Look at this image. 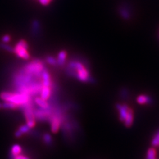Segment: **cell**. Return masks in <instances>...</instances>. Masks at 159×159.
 <instances>
[{
  "instance_id": "cell-1",
  "label": "cell",
  "mask_w": 159,
  "mask_h": 159,
  "mask_svg": "<svg viewBox=\"0 0 159 159\" xmlns=\"http://www.w3.org/2000/svg\"><path fill=\"white\" fill-rule=\"evenodd\" d=\"M11 84L14 92L27 94L33 98L39 95L43 87L41 76L27 73L21 68L13 74Z\"/></svg>"
},
{
  "instance_id": "cell-2",
  "label": "cell",
  "mask_w": 159,
  "mask_h": 159,
  "mask_svg": "<svg viewBox=\"0 0 159 159\" xmlns=\"http://www.w3.org/2000/svg\"><path fill=\"white\" fill-rule=\"evenodd\" d=\"M89 64L86 59L81 56H74L65 67V74L68 77L74 78L79 81L94 84L96 82L90 74Z\"/></svg>"
},
{
  "instance_id": "cell-3",
  "label": "cell",
  "mask_w": 159,
  "mask_h": 159,
  "mask_svg": "<svg viewBox=\"0 0 159 159\" xmlns=\"http://www.w3.org/2000/svg\"><path fill=\"white\" fill-rule=\"evenodd\" d=\"M0 99L3 102H9L19 107L33 100V98L25 93L17 92L4 91L0 93Z\"/></svg>"
},
{
  "instance_id": "cell-4",
  "label": "cell",
  "mask_w": 159,
  "mask_h": 159,
  "mask_svg": "<svg viewBox=\"0 0 159 159\" xmlns=\"http://www.w3.org/2000/svg\"><path fill=\"white\" fill-rule=\"evenodd\" d=\"M45 67V64L42 60L34 59L32 61L25 64L21 68L27 73L37 76H41V73Z\"/></svg>"
},
{
  "instance_id": "cell-5",
  "label": "cell",
  "mask_w": 159,
  "mask_h": 159,
  "mask_svg": "<svg viewBox=\"0 0 159 159\" xmlns=\"http://www.w3.org/2000/svg\"><path fill=\"white\" fill-rule=\"evenodd\" d=\"M27 43L25 40H20L15 47H13V53L16 54L19 58L28 60L30 58Z\"/></svg>"
},
{
  "instance_id": "cell-6",
  "label": "cell",
  "mask_w": 159,
  "mask_h": 159,
  "mask_svg": "<svg viewBox=\"0 0 159 159\" xmlns=\"http://www.w3.org/2000/svg\"><path fill=\"white\" fill-rule=\"evenodd\" d=\"M117 12L119 16L125 21L131 19L133 16V7L127 2H123L119 5L117 7Z\"/></svg>"
},
{
  "instance_id": "cell-7",
  "label": "cell",
  "mask_w": 159,
  "mask_h": 159,
  "mask_svg": "<svg viewBox=\"0 0 159 159\" xmlns=\"http://www.w3.org/2000/svg\"><path fill=\"white\" fill-rule=\"evenodd\" d=\"M30 33L33 38L37 39L41 36L42 34V25L41 23L37 19L32 20L30 26Z\"/></svg>"
},
{
  "instance_id": "cell-8",
  "label": "cell",
  "mask_w": 159,
  "mask_h": 159,
  "mask_svg": "<svg viewBox=\"0 0 159 159\" xmlns=\"http://www.w3.org/2000/svg\"><path fill=\"white\" fill-rule=\"evenodd\" d=\"M116 109L119 112V120L121 122H124L127 115V113L129 110L130 107H129L126 104H121V103H117Z\"/></svg>"
},
{
  "instance_id": "cell-9",
  "label": "cell",
  "mask_w": 159,
  "mask_h": 159,
  "mask_svg": "<svg viewBox=\"0 0 159 159\" xmlns=\"http://www.w3.org/2000/svg\"><path fill=\"white\" fill-rule=\"evenodd\" d=\"M41 80H42V84L43 86H52V80L51 78V75L50 74L49 71L48 70V69L45 67L41 73Z\"/></svg>"
},
{
  "instance_id": "cell-10",
  "label": "cell",
  "mask_w": 159,
  "mask_h": 159,
  "mask_svg": "<svg viewBox=\"0 0 159 159\" xmlns=\"http://www.w3.org/2000/svg\"><path fill=\"white\" fill-rule=\"evenodd\" d=\"M31 128H30L27 124H25V125H22L20 126L16 132L14 133V136L16 138H20L21 137L25 135L27 133H29V132L31 131Z\"/></svg>"
},
{
  "instance_id": "cell-11",
  "label": "cell",
  "mask_w": 159,
  "mask_h": 159,
  "mask_svg": "<svg viewBox=\"0 0 159 159\" xmlns=\"http://www.w3.org/2000/svg\"><path fill=\"white\" fill-rule=\"evenodd\" d=\"M51 93H52L51 87L43 86L39 95H40V97H41L42 99H44V100L48 101V99L51 96Z\"/></svg>"
},
{
  "instance_id": "cell-12",
  "label": "cell",
  "mask_w": 159,
  "mask_h": 159,
  "mask_svg": "<svg viewBox=\"0 0 159 159\" xmlns=\"http://www.w3.org/2000/svg\"><path fill=\"white\" fill-rule=\"evenodd\" d=\"M66 58H67V52L66 51H64V50L60 51L58 54V57L57 58L58 66H60V67L64 66V64L66 63Z\"/></svg>"
},
{
  "instance_id": "cell-13",
  "label": "cell",
  "mask_w": 159,
  "mask_h": 159,
  "mask_svg": "<svg viewBox=\"0 0 159 159\" xmlns=\"http://www.w3.org/2000/svg\"><path fill=\"white\" fill-rule=\"evenodd\" d=\"M33 101L34 104L38 107L42 108V109H47L49 107V103L48 101L44 100V99H42L40 96H36L33 98Z\"/></svg>"
},
{
  "instance_id": "cell-14",
  "label": "cell",
  "mask_w": 159,
  "mask_h": 159,
  "mask_svg": "<svg viewBox=\"0 0 159 159\" xmlns=\"http://www.w3.org/2000/svg\"><path fill=\"white\" fill-rule=\"evenodd\" d=\"M137 102L139 104H151L153 102V99L149 96L140 95L137 98Z\"/></svg>"
},
{
  "instance_id": "cell-15",
  "label": "cell",
  "mask_w": 159,
  "mask_h": 159,
  "mask_svg": "<svg viewBox=\"0 0 159 159\" xmlns=\"http://www.w3.org/2000/svg\"><path fill=\"white\" fill-rule=\"evenodd\" d=\"M22 147L19 144H14L10 150V157H16L22 153Z\"/></svg>"
},
{
  "instance_id": "cell-16",
  "label": "cell",
  "mask_w": 159,
  "mask_h": 159,
  "mask_svg": "<svg viewBox=\"0 0 159 159\" xmlns=\"http://www.w3.org/2000/svg\"><path fill=\"white\" fill-rule=\"evenodd\" d=\"M133 119H134V116H133V111L132 110V109L130 108L129 110L127 113V115L126 116V118L124 121V124H125V127H130L133 123Z\"/></svg>"
},
{
  "instance_id": "cell-17",
  "label": "cell",
  "mask_w": 159,
  "mask_h": 159,
  "mask_svg": "<svg viewBox=\"0 0 159 159\" xmlns=\"http://www.w3.org/2000/svg\"><path fill=\"white\" fill-rule=\"evenodd\" d=\"M119 96L121 99H127L130 96V90L128 88L123 86L119 89Z\"/></svg>"
},
{
  "instance_id": "cell-18",
  "label": "cell",
  "mask_w": 159,
  "mask_h": 159,
  "mask_svg": "<svg viewBox=\"0 0 159 159\" xmlns=\"http://www.w3.org/2000/svg\"><path fill=\"white\" fill-rule=\"evenodd\" d=\"M43 143L45 144L47 146H51L53 143V140L52 136L48 133H45L43 135Z\"/></svg>"
},
{
  "instance_id": "cell-19",
  "label": "cell",
  "mask_w": 159,
  "mask_h": 159,
  "mask_svg": "<svg viewBox=\"0 0 159 159\" xmlns=\"http://www.w3.org/2000/svg\"><path fill=\"white\" fill-rule=\"evenodd\" d=\"M45 62L48 64L49 65H51L54 67H57L58 66V64H57V58L54 57L51 55H48L45 58Z\"/></svg>"
},
{
  "instance_id": "cell-20",
  "label": "cell",
  "mask_w": 159,
  "mask_h": 159,
  "mask_svg": "<svg viewBox=\"0 0 159 159\" xmlns=\"http://www.w3.org/2000/svg\"><path fill=\"white\" fill-rule=\"evenodd\" d=\"M18 108V106L16 104H14L9 102H3L2 103V109H16Z\"/></svg>"
},
{
  "instance_id": "cell-21",
  "label": "cell",
  "mask_w": 159,
  "mask_h": 159,
  "mask_svg": "<svg viewBox=\"0 0 159 159\" xmlns=\"http://www.w3.org/2000/svg\"><path fill=\"white\" fill-rule=\"evenodd\" d=\"M157 152L154 148H149L147 153V159H157Z\"/></svg>"
},
{
  "instance_id": "cell-22",
  "label": "cell",
  "mask_w": 159,
  "mask_h": 159,
  "mask_svg": "<svg viewBox=\"0 0 159 159\" xmlns=\"http://www.w3.org/2000/svg\"><path fill=\"white\" fill-rule=\"evenodd\" d=\"M0 48L7 52L13 53V47L10 46L7 43H0Z\"/></svg>"
},
{
  "instance_id": "cell-23",
  "label": "cell",
  "mask_w": 159,
  "mask_h": 159,
  "mask_svg": "<svg viewBox=\"0 0 159 159\" xmlns=\"http://www.w3.org/2000/svg\"><path fill=\"white\" fill-rule=\"evenodd\" d=\"M152 145L153 147H158L159 146V131L155 134V135L152 139Z\"/></svg>"
},
{
  "instance_id": "cell-24",
  "label": "cell",
  "mask_w": 159,
  "mask_h": 159,
  "mask_svg": "<svg viewBox=\"0 0 159 159\" xmlns=\"http://www.w3.org/2000/svg\"><path fill=\"white\" fill-rule=\"evenodd\" d=\"M11 40V37L9 34H5L2 37V41L3 43H8Z\"/></svg>"
},
{
  "instance_id": "cell-25",
  "label": "cell",
  "mask_w": 159,
  "mask_h": 159,
  "mask_svg": "<svg viewBox=\"0 0 159 159\" xmlns=\"http://www.w3.org/2000/svg\"><path fill=\"white\" fill-rule=\"evenodd\" d=\"M10 159H30L28 157L20 154V155L16 156V157H9Z\"/></svg>"
},
{
  "instance_id": "cell-26",
  "label": "cell",
  "mask_w": 159,
  "mask_h": 159,
  "mask_svg": "<svg viewBox=\"0 0 159 159\" xmlns=\"http://www.w3.org/2000/svg\"><path fill=\"white\" fill-rule=\"evenodd\" d=\"M28 134H29L30 135L33 136L34 137H39V132L35 130H31V131L29 132Z\"/></svg>"
},
{
  "instance_id": "cell-27",
  "label": "cell",
  "mask_w": 159,
  "mask_h": 159,
  "mask_svg": "<svg viewBox=\"0 0 159 159\" xmlns=\"http://www.w3.org/2000/svg\"><path fill=\"white\" fill-rule=\"evenodd\" d=\"M39 2L41 3V4H42L43 6H48V5L50 3V2L48 1V0H39Z\"/></svg>"
},
{
  "instance_id": "cell-28",
  "label": "cell",
  "mask_w": 159,
  "mask_h": 159,
  "mask_svg": "<svg viewBox=\"0 0 159 159\" xmlns=\"http://www.w3.org/2000/svg\"><path fill=\"white\" fill-rule=\"evenodd\" d=\"M0 109H2V103L0 102Z\"/></svg>"
},
{
  "instance_id": "cell-29",
  "label": "cell",
  "mask_w": 159,
  "mask_h": 159,
  "mask_svg": "<svg viewBox=\"0 0 159 159\" xmlns=\"http://www.w3.org/2000/svg\"><path fill=\"white\" fill-rule=\"evenodd\" d=\"M48 1H49V2H51V1H52V0H48Z\"/></svg>"
}]
</instances>
